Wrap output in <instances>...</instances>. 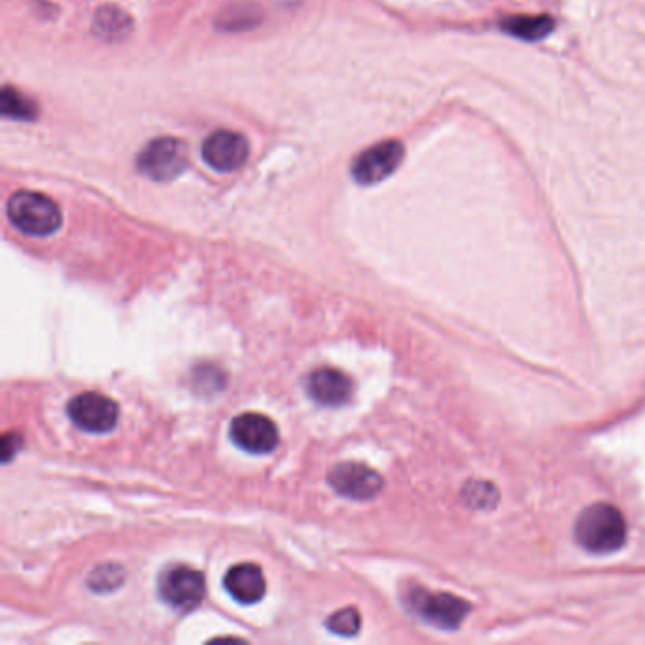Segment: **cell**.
<instances>
[{
    "instance_id": "6da1fadb",
    "label": "cell",
    "mask_w": 645,
    "mask_h": 645,
    "mask_svg": "<svg viewBox=\"0 0 645 645\" xmlns=\"http://www.w3.org/2000/svg\"><path fill=\"white\" fill-rule=\"evenodd\" d=\"M576 540L585 551L594 555H610L627 541V521L611 504H593L577 517Z\"/></svg>"
},
{
    "instance_id": "7a4b0ae2",
    "label": "cell",
    "mask_w": 645,
    "mask_h": 645,
    "mask_svg": "<svg viewBox=\"0 0 645 645\" xmlns=\"http://www.w3.org/2000/svg\"><path fill=\"white\" fill-rule=\"evenodd\" d=\"M8 218L12 226L31 237H50L63 224V214L52 197L38 192L14 193L8 199Z\"/></svg>"
},
{
    "instance_id": "3957f363",
    "label": "cell",
    "mask_w": 645,
    "mask_h": 645,
    "mask_svg": "<svg viewBox=\"0 0 645 645\" xmlns=\"http://www.w3.org/2000/svg\"><path fill=\"white\" fill-rule=\"evenodd\" d=\"M188 167V150L175 137L150 140L137 157V169L156 182H169Z\"/></svg>"
},
{
    "instance_id": "277c9868",
    "label": "cell",
    "mask_w": 645,
    "mask_h": 645,
    "mask_svg": "<svg viewBox=\"0 0 645 645\" xmlns=\"http://www.w3.org/2000/svg\"><path fill=\"white\" fill-rule=\"evenodd\" d=\"M407 600L420 619L441 630H456L470 613V604L454 594L415 589Z\"/></svg>"
},
{
    "instance_id": "5b68a950",
    "label": "cell",
    "mask_w": 645,
    "mask_h": 645,
    "mask_svg": "<svg viewBox=\"0 0 645 645\" xmlns=\"http://www.w3.org/2000/svg\"><path fill=\"white\" fill-rule=\"evenodd\" d=\"M405 157L400 140H383L364 150L352 163V176L362 186H373L398 171Z\"/></svg>"
},
{
    "instance_id": "8992f818",
    "label": "cell",
    "mask_w": 645,
    "mask_h": 645,
    "mask_svg": "<svg viewBox=\"0 0 645 645\" xmlns=\"http://www.w3.org/2000/svg\"><path fill=\"white\" fill-rule=\"evenodd\" d=\"M69 417L80 430L89 434H106L116 428L120 409L116 401L99 392H84L69 403Z\"/></svg>"
},
{
    "instance_id": "52a82bcc",
    "label": "cell",
    "mask_w": 645,
    "mask_h": 645,
    "mask_svg": "<svg viewBox=\"0 0 645 645\" xmlns=\"http://www.w3.org/2000/svg\"><path fill=\"white\" fill-rule=\"evenodd\" d=\"M207 591L201 572L188 566H175L159 577L161 598L176 610L190 611L197 608Z\"/></svg>"
},
{
    "instance_id": "ba28073f",
    "label": "cell",
    "mask_w": 645,
    "mask_h": 645,
    "mask_svg": "<svg viewBox=\"0 0 645 645\" xmlns=\"http://www.w3.org/2000/svg\"><path fill=\"white\" fill-rule=\"evenodd\" d=\"M250 156V144L246 137L235 131L218 129L210 133L201 146V157L212 171L235 173Z\"/></svg>"
},
{
    "instance_id": "9c48e42d",
    "label": "cell",
    "mask_w": 645,
    "mask_h": 645,
    "mask_svg": "<svg viewBox=\"0 0 645 645\" xmlns=\"http://www.w3.org/2000/svg\"><path fill=\"white\" fill-rule=\"evenodd\" d=\"M231 441L250 454L273 453L279 445V428L273 420L260 413L235 417L229 426Z\"/></svg>"
},
{
    "instance_id": "30bf717a",
    "label": "cell",
    "mask_w": 645,
    "mask_h": 645,
    "mask_svg": "<svg viewBox=\"0 0 645 645\" xmlns=\"http://www.w3.org/2000/svg\"><path fill=\"white\" fill-rule=\"evenodd\" d=\"M328 481L339 496L358 502L373 500L384 487L383 477L377 471L358 462H343L335 466L328 475Z\"/></svg>"
},
{
    "instance_id": "8fae6325",
    "label": "cell",
    "mask_w": 645,
    "mask_h": 645,
    "mask_svg": "<svg viewBox=\"0 0 645 645\" xmlns=\"http://www.w3.org/2000/svg\"><path fill=\"white\" fill-rule=\"evenodd\" d=\"M307 392L324 407H341L352 396V381L339 369L322 367L309 375Z\"/></svg>"
},
{
    "instance_id": "7c38bea8",
    "label": "cell",
    "mask_w": 645,
    "mask_h": 645,
    "mask_svg": "<svg viewBox=\"0 0 645 645\" xmlns=\"http://www.w3.org/2000/svg\"><path fill=\"white\" fill-rule=\"evenodd\" d=\"M224 587L235 602L245 606L258 604L265 596V577H263L262 568L250 562L237 564L231 570H227Z\"/></svg>"
},
{
    "instance_id": "4fadbf2b",
    "label": "cell",
    "mask_w": 645,
    "mask_h": 645,
    "mask_svg": "<svg viewBox=\"0 0 645 645\" xmlns=\"http://www.w3.org/2000/svg\"><path fill=\"white\" fill-rule=\"evenodd\" d=\"M502 31L521 40L536 42L555 31V19L551 16H511L502 21Z\"/></svg>"
},
{
    "instance_id": "5bb4252c",
    "label": "cell",
    "mask_w": 645,
    "mask_h": 645,
    "mask_svg": "<svg viewBox=\"0 0 645 645\" xmlns=\"http://www.w3.org/2000/svg\"><path fill=\"white\" fill-rule=\"evenodd\" d=\"M95 29L99 35L105 36L106 40H120L123 35L131 29V19L122 10L114 6L101 8L95 16Z\"/></svg>"
},
{
    "instance_id": "9a60e30c",
    "label": "cell",
    "mask_w": 645,
    "mask_h": 645,
    "mask_svg": "<svg viewBox=\"0 0 645 645\" xmlns=\"http://www.w3.org/2000/svg\"><path fill=\"white\" fill-rule=\"evenodd\" d=\"M462 498H464L466 506L471 507V509L485 511V509H492V507L496 506L498 490L487 481H471L462 490Z\"/></svg>"
},
{
    "instance_id": "2e32d148",
    "label": "cell",
    "mask_w": 645,
    "mask_h": 645,
    "mask_svg": "<svg viewBox=\"0 0 645 645\" xmlns=\"http://www.w3.org/2000/svg\"><path fill=\"white\" fill-rule=\"evenodd\" d=\"M2 112L14 120H33L35 118V105L25 99L19 91L6 88L2 91Z\"/></svg>"
},
{
    "instance_id": "e0dca14e",
    "label": "cell",
    "mask_w": 645,
    "mask_h": 645,
    "mask_svg": "<svg viewBox=\"0 0 645 645\" xmlns=\"http://www.w3.org/2000/svg\"><path fill=\"white\" fill-rule=\"evenodd\" d=\"M326 627L332 630L333 634L349 638L356 636L358 630L362 627V619L356 608H345V610L335 611L332 617L326 621Z\"/></svg>"
},
{
    "instance_id": "ac0fdd59",
    "label": "cell",
    "mask_w": 645,
    "mask_h": 645,
    "mask_svg": "<svg viewBox=\"0 0 645 645\" xmlns=\"http://www.w3.org/2000/svg\"><path fill=\"white\" fill-rule=\"evenodd\" d=\"M123 581V570L120 566L116 564H105V566H99L95 568L93 576L89 577V587L93 591H99V593H106V591H114L122 585Z\"/></svg>"
}]
</instances>
